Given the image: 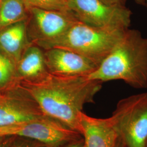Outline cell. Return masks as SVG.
Here are the masks:
<instances>
[{
    "mask_svg": "<svg viewBox=\"0 0 147 147\" xmlns=\"http://www.w3.org/2000/svg\"><path fill=\"white\" fill-rule=\"evenodd\" d=\"M79 119L84 147H116L120 136L111 117L96 118L82 111Z\"/></svg>",
    "mask_w": 147,
    "mask_h": 147,
    "instance_id": "30bf717a",
    "label": "cell"
},
{
    "mask_svg": "<svg viewBox=\"0 0 147 147\" xmlns=\"http://www.w3.org/2000/svg\"><path fill=\"white\" fill-rule=\"evenodd\" d=\"M16 136L30 138L51 147L84 141L79 132L47 115L19 125Z\"/></svg>",
    "mask_w": 147,
    "mask_h": 147,
    "instance_id": "ba28073f",
    "label": "cell"
},
{
    "mask_svg": "<svg viewBox=\"0 0 147 147\" xmlns=\"http://www.w3.org/2000/svg\"><path fill=\"white\" fill-rule=\"evenodd\" d=\"M76 147H84V142L80 143L79 145Z\"/></svg>",
    "mask_w": 147,
    "mask_h": 147,
    "instance_id": "cb8c5ba5",
    "label": "cell"
},
{
    "mask_svg": "<svg viewBox=\"0 0 147 147\" xmlns=\"http://www.w3.org/2000/svg\"><path fill=\"white\" fill-rule=\"evenodd\" d=\"M69 11L79 21L93 26L125 30L132 12L125 7L108 5L101 0H66Z\"/></svg>",
    "mask_w": 147,
    "mask_h": 147,
    "instance_id": "5b68a950",
    "label": "cell"
},
{
    "mask_svg": "<svg viewBox=\"0 0 147 147\" xmlns=\"http://www.w3.org/2000/svg\"><path fill=\"white\" fill-rule=\"evenodd\" d=\"M19 81L38 79L49 72L42 49L32 43L16 64Z\"/></svg>",
    "mask_w": 147,
    "mask_h": 147,
    "instance_id": "7c38bea8",
    "label": "cell"
},
{
    "mask_svg": "<svg viewBox=\"0 0 147 147\" xmlns=\"http://www.w3.org/2000/svg\"><path fill=\"white\" fill-rule=\"evenodd\" d=\"M18 129V126H0V136H16Z\"/></svg>",
    "mask_w": 147,
    "mask_h": 147,
    "instance_id": "e0dca14e",
    "label": "cell"
},
{
    "mask_svg": "<svg viewBox=\"0 0 147 147\" xmlns=\"http://www.w3.org/2000/svg\"><path fill=\"white\" fill-rule=\"evenodd\" d=\"M84 142V141H82V142H79V143H74V144H66V145H64V146H57V147H50V146H49V147H76L78 145H79L80 143H82V142Z\"/></svg>",
    "mask_w": 147,
    "mask_h": 147,
    "instance_id": "ffe728a7",
    "label": "cell"
},
{
    "mask_svg": "<svg viewBox=\"0 0 147 147\" xmlns=\"http://www.w3.org/2000/svg\"><path fill=\"white\" fill-rule=\"evenodd\" d=\"M45 62L49 72L65 76H87L98 64L72 51L59 47L44 50Z\"/></svg>",
    "mask_w": 147,
    "mask_h": 147,
    "instance_id": "9c48e42d",
    "label": "cell"
},
{
    "mask_svg": "<svg viewBox=\"0 0 147 147\" xmlns=\"http://www.w3.org/2000/svg\"><path fill=\"white\" fill-rule=\"evenodd\" d=\"M101 82L122 80L136 88L147 87V38L127 28L110 53L87 76Z\"/></svg>",
    "mask_w": 147,
    "mask_h": 147,
    "instance_id": "7a4b0ae2",
    "label": "cell"
},
{
    "mask_svg": "<svg viewBox=\"0 0 147 147\" xmlns=\"http://www.w3.org/2000/svg\"><path fill=\"white\" fill-rule=\"evenodd\" d=\"M136 2H137L138 3H141V2H143V0H136ZM145 1H146V3H147V0H144Z\"/></svg>",
    "mask_w": 147,
    "mask_h": 147,
    "instance_id": "603a6c76",
    "label": "cell"
},
{
    "mask_svg": "<svg viewBox=\"0 0 147 147\" xmlns=\"http://www.w3.org/2000/svg\"><path fill=\"white\" fill-rule=\"evenodd\" d=\"M16 64L0 51V93H4L19 84Z\"/></svg>",
    "mask_w": 147,
    "mask_h": 147,
    "instance_id": "5bb4252c",
    "label": "cell"
},
{
    "mask_svg": "<svg viewBox=\"0 0 147 147\" xmlns=\"http://www.w3.org/2000/svg\"><path fill=\"white\" fill-rule=\"evenodd\" d=\"M102 83L87 76L48 72L38 79L21 80L19 85L37 101L45 115L81 134L79 113L86 104L94 102Z\"/></svg>",
    "mask_w": 147,
    "mask_h": 147,
    "instance_id": "6da1fadb",
    "label": "cell"
},
{
    "mask_svg": "<svg viewBox=\"0 0 147 147\" xmlns=\"http://www.w3.org/2000/svg\"><path fill=\"white\" fill-rule=\"evenodd\" d=\"M105 4L108 5L125 7L127 0H101Z\"/></svg>",
    "mask_w": 147,
    "mask_h": 147,
    "instance_id": "ac0fdd59",
    "label": "cell"
},
{
    "mask_svg": "<svg viewBox=\"0 0 147 147\" xmlns=\"http://www.w3.org/2000/svg\"><path fill=\"white\" fill-rule=\"evenodd\" d=\"M15 136H9L5 139L3 142L0 144V147H9Z\"/></svg>",
    "mask_w": 147,
    "mask_h": 147,
    "instance_id": "d6986e66",
    "label": "cell"
},
{
    "mask_svg": "<svg viewBox=\"0 0 147 147\" xmlns=\"http://www.w3.org/2000/svg\"><path fill=\"white\" fill-rule=\"evenodd\" d=\"M27 30L33 44L45 42L60 37L78 19L70 11L28 7Z\"/></svg>",
    "mask_w": 147,
    "mask_h": 147,
    "instance_id": "8992f818",
    "label": "cell"
},
{
    "mask_svg": "<svg viewBox=\"0 0 147 147\" xmlns=\"http://www.w3.org/2000/svg\"><path fill=\"white\" fill-rule=\"evenodd\" d=\"M111 117L125 147H147V92L120 100Z\"/></svg>",
    "mask_w": 147,
    "mask_h": 147,
    "instance_id": "277c9868",
    "label": "cell"
},
{
    "mask_svg": "<svg viewBox=\"0 0 147 147\" xmlns=\"http://www.w3.org/2000/svg\"><path fill=\"white\" fill-rule=\"evenodd\" d=\"M1 94H2V93H0V95H1Z\"/></svg>",
    "mask_w": 147,
    "mask_h": 147,
    "instance_id": "d4e9b609",
    "label": "cell"
},
{
    "mask_svg": "<svg viewBox=\"0 0 147 147\" xmlns=\"http://www.w3.org/2000/svg\"><path fill=\"white\" fill-rule=\"evenodd\" d=\"M28 7L24 0L0 1V30L28 17Z\"/></svg>",
    "mask_w": 147,
    "mask_h": 147,
    "instance_id": "4fadbf2b",
    "label": "cell"
},
{
    "mask_svg": "<svg viewBox=\"0 0 147 147\" xmlns=\"http://www.w3.org/2000/svg\"><path fill=\"white\" fill-rule=\"evenodd\" d=\"M28 7L46 10L70 11L66 0H24Z\"/></svg>",
    "mask_w": 147,
    "mask_h": 147,
    "instance_id": "9a60e30c",
    "label": "cell"
},
{
    "mask_svg": "<svg viewBox=\"0 0 147 147\" xmlns=\"http://www.w3.org/2000/svg\"><path fill=\"white\" fill-rule=\"evenodd\" d=\"M0 1H1V0H0Z\"/></svg>",
    "mask_w": 147,
    "mask_h": 147,
    "instance_id": "484cf974",
    "label": "cell"
},
{
    "mask_svg": "<svg viewBox=\"0 0 147 147\" xmlns=\"http://www.w3.org/2000/svg\"><path fill=\"white\" fill-rule=\"evenodd\" d=\"M116 147H125V146H124L123 142L122 140H121V138H120V140H119V142L118 143Z\"/></svg>",
    "mask_w": 147,
    "mask_h": 147,
    "instance_id": "44dd1931",
    "label": "cell"
},
{
    "mask_svg": "<svg viewBox=\"0 0 147 147\" xmlns=\"http://www.w3.org/2000/svg\"><path fill=\"white\" fill-rule=\"evenodd\" d=\"M7 137L8 136H0V144H1L2 142H3Z\"/></svg>",
    "mask_w": 147,
    "mask_h": 147,
    "instance_id": "7402d4cb",
    "label": "cell"
},
{
    "mask_svg": "<svg viewBox=\"0 0 147 147\" xmlns=\"http://www.w3.org/2000/svg\"><path fill=\"white\" fill-rule=\"evenodd\" d=\"M45 115L19 84L0 95V126H19Z\"/></svg>",
    "mask_w": 147,
    "mask_h": 147,
    "instance_id": "52a82bcc",
    "label": "cell"
},
{
    "mask_svg": "<svg viewBox=\"0 0 147 147\" xmlns=\"http://www.w3.org/2000/svg\"><path fill=\"white\" fill-rule=\"evenodd\" d=\"M32 42L27 34V20L0 30V51L16 64Z\"/></svg>",
    "mask_w": 147,
    "mask_h": 147,
    "instance_id": "8fae6325",
    "label": "cell"
},
{
    "mask_svg": "<svg viewBox=\"0 0 147 147\" xmlns=\"http://www.w3.org/2000/svg\"><path fill=\"white\" fill-rule=\"evenodd\" d=\"M124 31L93 26L77 20L60 37L35 45L42 50L53 47L67 49L99 65L119 40Z\"/></svg>",
    "mask_w": 147,
    "mask_h": 147,
    "instance_id": "3957f363",
    "label": "cell"
},
{
    "mask_svg": "<svg viewBox=\"0 0 147 147\" xmlns=\"http://www.w3.org/2000/svg\"><path fill=\"white\" fill-rule=\"evenodd\" d=\"M40 142L24 137L15 136L9 147H47ZM51 147V146H50Z\"/></svg>",
    "mask_w": 147,
    "mask_h": 147,
    "instance_id": "2e32d148",
    "label": "cell"
}]
</instances>
